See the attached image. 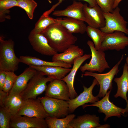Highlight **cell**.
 Returning <instances> with one entry per match:
<instances>
[{
	"label": "cell",
	"mask_w": 128,
	"mask_h": 128,
	"mask_svg": "<svg viewBox=\"0 0 128 128\" xmlns=\"http://www.w3.org/2000/svg\"><path fill=\"white\" fill-rule=\"evenodd\" d=\"M122 55L120 60L108 72L104 73H98L88 71H85L82 74V76H90L95 78L99 85L100 88L97 96L99 98L103 97L109 90L112 88V81L114 77L118 73L119 65L123 59Z\"/></svg>",
	"instance_id": "cell-3"
},
{
	"label": "cell",
	"mask_w": 128,
	"mask_h": 128,
	"mask_svg": "<svg viewBox=\"0 0 128 128\" xmlns=\"http://www.w3.org/2000/svg\"><path fill=\"white\" fill-rule=\"evenodd\" d=\"M114 80L117 86V91L114 96V97H120L125 100L127 103L126 107L128 108V100L127 96L128 92V69L126 63L123 66L122 75L119 77L115 78Z\"/></svg>",
	"instance_id": "cell-23"
},
{
	"label": "cell",
	"mask_w": 128,
	"mask_h": 128,
	"mask_svg": "<svg viewBox=\"0 0 128 128\" xmlns=\"http://www.w3.org/2000/svg\"><path fill=\"white\" fill-rule=\"evenodd\" d=\"M59 21L47 27L41 33L46 38L51 46L57 52H62L74 44L77 37L62 25Z\"/></svg>",
	"instance_id": "cell-1"
},
{
	"label": "cell",
	"mask_w": 128,
	"mask_h": 128,
	"mask_svg": "<svg viewBox=\"0 0 128 128\" xmlns=\"http://www.w3.org/2000/svg\"><path fill=\"white\" fill-rule=\"evenodd\" d=\"M62 1L64 0H62ZM82 0L87 3L89 5V6L93 7L97 5L96 0Z\"/></svg>",
	"instance_id": "cell-35"
},
{
	"label": "cell",
	"mask_w": 128,
	"mask_h": 128,
	"mask_svg": "<svg viewBox=\"0 0 128 128\" xmlns=\"http://www.w3.org/2000/svg\"><path fill=\"white\" fill-rule=\"evenodd\" d=\"M18 76L14 72L6 71V77L3 91L9 94Z\"/></svg>",
	"instance_id": "cell-31"
},
{
	"label": "cell",
	"mask_w": 128,
	"mask_h": 128,
	"mask_svg": "<svg viewBox=\"0 0 128 128\" xmlns=\"http://www.w3.org/2000/svg\"><path fill=\"white\" fill-rule=\"evenodd\" d=\"M45 96L68 101L70 99L69 88L62 80L54 79L47 86Z\"/></svg>",
	"instance_id": "cell-15"
},
{
	"label": "cell",
	"mask_w": 128,
	"mask_h": 128,
	"mask_svg": "<svg viewBox=\"0 0 128 128\" xmlns=\"http://www.w3.org/2000/svg\"><path fill=\"white\" fill-rule=\"evenodd\" d=\"M86 32L92 40L96 49L97 50L100 49L105 39L106 33L100 29L89 26H87Z\"/></svg>",
	"instance_id": "cell-28"
},
{
	"label": "cell",
	"mask_w": 128,
	"mask_h": 128,
	"mask_svg": "<svg viewBox=\"0 0 128 128\" xmlns=\"http://www.w3.org/2000/svg\"><path fill=\"white\" fill-rule=\"evenodd\" d=\"M123 0H114L113 5V9H115L116 7L118 6L120 2Z\"/></svg>",
	"instance_id": "cell-36"
},
{
	"label": "cell",
	"mask_w": 128,
	"mask_h": 128,
	"mask_svg": "<svg viewBox=\"0 0 128 128\" xmlns=\"http://www.w3.org/2000/svg\"><path fill=\"white\" fill-rule=\"evenodd\" d=\"M45 119L16 114L12 116L10 128H47Z\"/></svg>",
	"instance_id": "cell-12"
},
{
	"label": "cell",
	"mask_w": 128,
	"mask_h": 128,
	"mask_svg": "<svg viewBox=\"0 0 128 128\" xmlns=\"http://www.w3.org/2000/svg\"><path fill=\"white\" fill-rule=\"evenodd\" d=\"M43 75H46L54 79L61 80L69 73L71 69L62 67L44 66H30Z\"/></svg>",
	"instance_id": "cell-22"
},
{
	"label": "cell",
	"mask_w": 128,
	"mask_h": 128,
	"mask_svg": "<svg viewBox=\"0 0 128 128\" xmlns=\"http://www.w3.org/2000/svg\"><path fill=\"white\" fill-rule=\"evenodd\" d=\"M83 50L74 44L71 45L64 52L56 54L52 56L53 62L62 61L72 65L75 59L83 55Z\"/></svg>",
	"instance_id": "cell-19"
},
{
	"label": "cell",
	"mask_w": 128,
	"mask_h": 128,
	"mask_svg": "<svg viewBox=\"0 0 128 128\" xmlns=\"http://www.w3.org/2000/svg\"><path fill=\"white\" fill-rule=\"evenodd\" d=\"M55 8L53 6L50 9L43 13L36 23L34 28L32 30L33 32L41 33L49 26L59 21V18L55 19L49 16Z\"/></svg>",
	"instance_id": "cell-26"
},
{
	"label": "cell",
	"mask_w": 128,
	"mask_h": 128,
	"mask_svg": "<svg viewBox=\"0 0 128 128\" xmlns=\"http://www.w3.org/2000/svg\"><path fill=\"white\" fill-rule=\"evenodd\" d=\"M18 7L23 9L29 18L32 19L37 4L34 0H17Z\"/></svg>",
	"instance_id": "cell-29"
},
{
	"label": "cell",
	"mask_w": 128,
	"mask_h": 128,
	"mask_svg": "<svg viewBox=\"0 0 128 128\" xmlns=\"http://www.w3.org/2000/svg\"><path fill=\"white\" fill-rule=\"evenodd\" d=\"M50 3H52V1L51 0H47Z\"/></svg>",
	"instance_id": "cell-38"
},
{
	"label": "cell",
	"mask_w": 128,
	"mask_h": 128,
	"mask_svg": "<svg viewBox=\"0 0 128 128\" xmlns=\"http://www.w3.org/2000/svg\"><path fill=\"white\" fill-rule=\"evenodd\" d=\"M37 71L30 66L18 76L14 86L9 94L19 95L25 89L32 77Z\"/></svg>",
	"instance_id": "cell-20"
},
{
	"label": "cell",
	"mask_w": 128,
	"mask_h": 128,
	"mask_svg": "<svg viewBox=\"0 0 128 128\" xmlns=\"http://www.w3.org/2000/svg\"><path fill=\"white\" fill-rule=\"evenodd\" d=\"M83 12L85 22L88 26L99 29L105 26V20L103 12L97 5L91 7L88 6L86 3L85 4Z\"/></svg>",
	"instance_id": "cell-14"
},
{
	"label": "cell",
	"mask_w": 128,
	"mask_h": 128,
	"mask_svg": "<svg viewBox=\"0 0 128 128\" xmlns=\"http://www.w3.org/2000/svg\"><path fill=\"white\" fill-rule=\"evenodd\" d=\"M19 59L20 62L29 66H57L68 68H70L72 67V65L62 61L48 62L32 56H21L19 57Z\"/></svg>",
	"instance_id": "cell-24"
},
{
	"label": "cell",
	"mask_w": 128,
	"mask_h": 128,
	"mask_svg": "<svg viewBox=\"0 0 128 128\" xmlns=\"http://www.w3.org/2000/svg\"><path fill=\"white\" fill-rule=\"evenodd\" d=\"M126 63L127 64V65L128 69V57L126 59Z\"/></svg>",
	"instance_id": "cell-37"
},
{
	"label": "cell",
	"mask_w": 128,
	"mask_h": 128,
	"mask_svg": "<svg viewBox=\"0 0 128 128\" xmlns=\"http://www.w3.org/2000/svg\"><path fill=\"white\" fill-rule=\"evenodd\" d=\"M84 22L68 17L61 18L60 23L68 31L72 33H84L86 32L87 26Z\"/></svg>",
	"instance_id": "cell-25"
},
{
	"label": "cell",
	"mask_w": 128,
	"mask_h": 128,
	"mask_svg": "<svg viewBox=\"0 0 128 128\" xmlns=\"http://www.w3.org/2000/svg\"><path fill=\"white\" fill-rule=\"evenodd\" d=\"M23 99L20 94H9L0 90V106L4 107L11 114L16 115Z\"/></svg>",
	"instance_id": "cell-16"
},
{
	"label": "cell",
	"mask_w": 128,
	"mask_h": 128,
	"mask_svg": "<svg viewBox=\"0 0 128 128\" xmlns=\"http://www.w3.org/2000/svg\"><path fill=\"white\" fill-rule=\"evenodd\" d=\"M99 118L96 115L86 114L74 118L70 123L73 128H99Z\"/></svg>",
	"instance_id": "cell-21"
},
{
	"label": "cell",
	"mask_w": 128,
	"mask_h": 128,
	"mask_svg": "<svg viewBox=\"0 0 128 128\" xmlns=\"http://www.w3.org/2000/svg\"><path fill=\"white\" fill-rule=\"evenodd\" d=\"M16 114L44 119L49 116L39 98L24 100Z\"/></svg>",
	"instance_id": "cell-9"
},
{
	"label": "cell",
	"mask_w": 128,
	"mask_h": 128,
	"mask_svg": "<svg viewBox=\"0 0 128 128\" xmlns=\"http://www.w3.org/2000/svg\"><path fill=\"white\" fill-rule=\"evenodd\" d=\"M97 4L103 12H112L113 11L114 0H96Z\"/></svg>",
	"instance_id": "cell-32"
},
{
	"label": "cell",
	"mask_w": 128,
	"mask_h": 128,
	"mask_svg": "<svg viewBox=\"0 0 128 128\" xmlns=\"http://www.w3.org/2000/svg\"><path fill=\"white\" fill-rule=\"evenodd\" d=\"M75 116L74 114H71L63 118L48 116L45 119L49 128H73L69 123Z\"/></svg>",
	"instance_id": "cell-27"
},
{
	"label": "cell",
	"mask_w": 128,
	"mask_h": 128,
	"mask_svg": "<svg viewBox=\"0 0 128 128\" xmlns=\"http://www.w3.org/2000/svg\"><path fill=\"white\" fill-rule=\"evenodd\" d=\"M28 39L33 49L41 55L53 56L58 53L51 46L46 38L41 33H35L31 31Z\"/></svg>",
	"instance_id": "cell-13"
},
{
	"label": "cell",
	"mask_w": 128,
	"mask_h": 128,
	"mask_svg": "<svg viewBox=\"0 0 128 128\" xmlns=\"http://www.w3.org/2000/svg\"><path fill=\"white\" fill-rule=\"evenodd\" d=\"M84 4L81 2L74 1L72 4L63 10L55 11L52 15L56 16H65L85 22L83 12Z\"/></svg>",
	"instance_id": "cell-18"
},
{
	"label": "cell",
	"mask_w": 128,
	"mask_h": 128,
	"mask_svg": "<svg viewBox=\"0 0 128 128\" xmlns=\"http://www.w3.org/2000/svg\"><path fill=\"white\" fill-rule=\"evenodd\" d=\"M39 98L49 116L60 118L68 114L69 112L67 101L46 96Z\"/></svg>",
	"instance_id": "cell-7"
},
{
	"label": "cell",
	"mask_w": 128,
	"mask_h": 128,
	"mask_svg": "<svg viewBox=\"0 0 128 128\" xmlns=\"http://www.w3.org/2000/svg\"><path fill=\"white\" fill-rule=\"evenodd\" d=\"M6 77V71L0 70V90H3Z\"/></svg>",
	"instance_id": "cell-34"
},
{
	"label": "cell",
	"mask_w": 128,
	"mask_h": 128,
	"mask_svg": "<svg viewBox=\"0 0 128 128\" xmlns=\"http://www.w3.org/2000/svg\"><path fill=\"white\" fill-rule=\"evenodd\" d=\"M12 116L4 107L0 106V128H10V122Z\"/></svg>",
	"instance_id": "cell-30"
},
{
	"label": "cell",
	"mask_w": 128,
	"mask_h": 128,
	"mask_svg": "<svg viewBox=\"0 0 128 128\" xmlns=\"http://www.w3.org/2000/svg\"><path fill=\"white\" fill-rule=\"evenodd\" d=\"M120 9L118 6L111 12L104 13L105 20V26L100 29L106 34L119 31L128 35V23L120 13Z\"/></svg>",
	"instance_id": "cell-6"
},
{
	"label": "cell",
	"mask_w": 128,
	"mask_h": 128,
	"mask_svg": "<svg viewBox=\"0 0 128 128\" xmlns=\"http://www.w3.org/2000/svg\"><path fill=\"white\" fill-rule=\"evenodd\" d=\"M128 46V37L123 32L115 31L106 34L100 49L104 51L115 50L119 51Z\"/></svg>",
	"instance_id": "cell-10"
},
{
	"label": "cell",
	"mask_w": 128,
	"mask_h": 128,
	"mask_svg": "<svg viewBox=\"0 0 128 128\" xmlns=\"http://www.w3.org/2000/svg\"><path fill=\"white\" fill-rule=\"evenodd\" d=\"M111 90L109 91L100 101H97L90 105H84L82 106L84 109L85 107L90 106H96L98 108V112L103 113L105 115L104 119L105 121L108 119L112 116L120 117L121 115L123 116L126 112H128V108L126 107L123 109L117 106L109 100V97Z\"/></svg>",
	"instance_id": "cell-8"
},
{
	"label": "cell",
	"mask_w": 128,
	"mask_h": 128,
	"mask_svg": "<svg viewBox=\"0 0 128 128\" xmlns=\"http://www.w3.org/2000/svg\"><path fill=\"white\" fill-rule=\"evenodd\" d=\"M15 7H18L17 0H0V11L9 10Z\"/></svg>",
	"instance_id": "cell-33"
},
{
	"label": "cell",
	"mask_w": 128,
	"mask_h": 128,
	"mask_svg": "<svg viewBox=\"0 0 128 128\" xmlns=\"http://www.w3.org/2000/svg\"><path fill=\"white\" fill-rule=\"evenodd\" d=\"M99 85L97 80L95 78L91 86L87 88L84 86V90L79 95L75 98L67 101L69 105V113H72L78 107L88 103L93 104L99 100V97L94 96L92 94V90L96 85Z\"/></svg>",
	"instance_id": "cell-11"
},
{
	"label": "cell",
	"mask_w": 128,
	"mask_h": 128,
	"mask_svg": "<svg viewBox=\"0 0 128 128\" xmlns=\"http://www.w3.org/2000/svg\"><path fill=\"white\" fill-rule=\"evenodd\" d=\"M14 42L11 39L5 40L0 37V70L13 72L17 70L20 62L16 55Z\"/></svg>",
	"instance_id": "cell-2"
},
{
	"label": "cell",
	"mask_w": 128,
	"mask_h": 128,
	"mask_svg": "<svg viewBox=\"0 0 128 128\" xmlns=\"http://www.w3.org/2000/svg\"><path fill=\"white\" fill-rule=\"evenodd\" d=\"M91 57V54H85L75 59L70 71L68 75L61 79L66 83L68 87L70 99H73L78 96L74 86V80L76 73L82 63Z\"/></svg>",
	"instance_id": "cell-17"
},
{
	"label": "cell",
	"mask_w": 128,
	"mask_h": 128,
	"mask_svg": "<svg viewBox=\"0 0 128 128\" xmlns=\"http://www.w3.org/2000/svg\"><path fill=\"white\" fill-rule=\"evenodd\" d=\"M87 43L91 50V58L88 63H86L80 67L82 73L87 71L102 73L105 69H109L110 67L106 59L104 51L100 49L96 50L92 41L88 40Z\"/></svg>",
	"instance_id": "cell-5"
},
{
	"label": "cell",
	"mask_w": 128,
	"mask_h": 128,
	"mask_svg": "<svg viewBox=\"0 0 128 128\" xmlns=\"http://www.w3.org/2000/svg\"><path fill=\"white\" fill-rule=\"evenodd\" d=\"M54 80L48 77H46L37 71L29 82L25 89L20 95L24 100L37 98V96L45 91L47 83Z\"/></svg>",
	"instance_id": "cell-4"
}]
</instances>
